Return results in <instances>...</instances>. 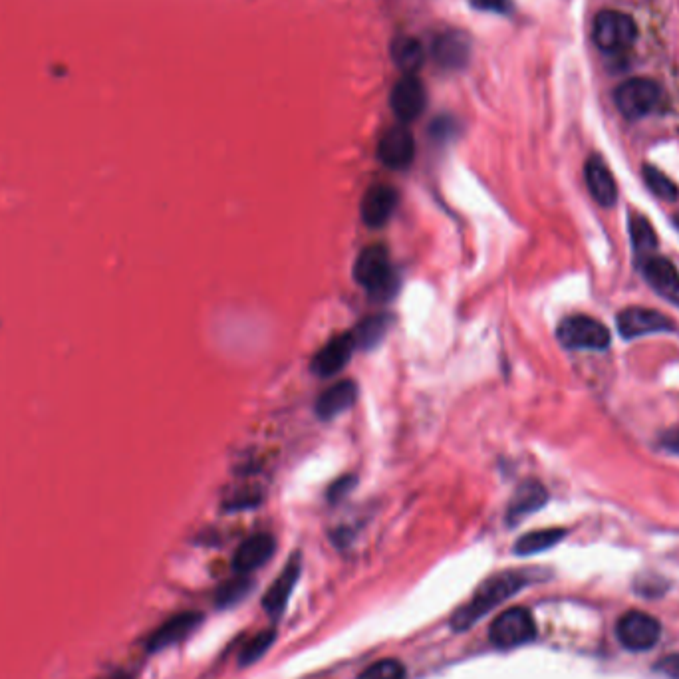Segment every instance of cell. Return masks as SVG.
<instances>
[{
  "label": "cell",
  "instance_id": "6da1fadb",
  "mask_svg": "<svg viewBox=\"0 0 679 679\" xmlns=\"http://www.w3.org/2000/svg\"><path fill=\"white\" fill-rule=\"evenodd\" d=\"M525 584H527V578L521 572L509 570V572L491 576L477 588L471 600L453 614L451 618L453 630L463 632V630L473 628L483 616H487L491 610H495L499 604H503L511 596H515Z\"/></svg>",
  "mask_w": 679,
  "mask_h": 679
},
{
  "label": "cell",
  "instance_id": "7a4b0ae2",
  "mask_svg": "<svg viewBox=\"0 0 679 679\" xmlns=\"http://www.w3.org/2000/svg\"><path fill=\"white\" fill-rule=\"evenodd\" d=\"M354 278L364 286L374 298L386 300L398 290V276L392 269L390 255L386 247L372 245L366 247L354 265Z\"/></svg>",
  "mask_w": 679,
  "mask_h": 679
},
{
  "label": "cell",
  "instance_id": "3957f363",
  "mask_svg": "<svg viewBox=\"0 0 679 679\" xmlns=\"http://www.w3.org/2000/svg\"><path fill=\"white\" fill-rule=\"evenodd\" d=\"M638 36V28L632 16L618 10H602L594 18L592 38L598 50L608 56H618L628 52Z\"/></svg>",
  "mask_w": 679,
  "mask_h": 679
},
{
  "label": "cell",
  "instance_id": "277c9868",
  "mask_svg": "<svg viewBox=\"0 0 679 679\" xmlns=\"http://www.w3.org/2000/svg\"><path fill=\"white\" fill-rule=\"evenodd\" d=\"M662 86L650 78H634L620 84L614 92V102L622 116L640 120L650 116L662 104Z\"/></svg>",
  "mask_w": 679,
  "mask_h": 679
},
{
  "label": "cell",
  "instance_id": "5b68a950",
  "mask_svg": "<svg viewBox=\"0 0 679 679\" xmlns=\"http://www.w3.org/2000/svg\"><path fill=\"white\" fill-rule=\"evenodd\" d=\"M537 636V624L533 614L527 608L515 606L499 614L491 628H489V640L495 648L501 650H513L523 644H529Z\"/></svg>",
  "mask_w": 679,
  "mask_h": 679
},
{
  "label": "cell",
  "instance_id": "8992f818",
  "mask_svg": "<svg viewBox=\"0 0 679 679\" xmlns=\"http://www.w3.org/2000/svg\"><path fill=\"white\" fill-rule=\"evenodd\" d=\"M556 336L560 344L570 350H604L610 346V330L596 318L584 314L564 318Z\"/></svg>",
  "mask_w": 679,
  "mask_h": 679
},
{
  "label": "cell",
  "instance_id": "52a82bcc",
  "mask_svg": "<svg viewBox=\"0 0 679 679\" xmlns=\"http://www.w3.org/2000/svg\"><path fill=\"white\" fill-rule=\"evenodd\" d=\"M616 632L624 648L632 652H646L658 644L662 626L654 616L634 610V612H626L620 618Z\"/></svg>",
  "mask_w": 679,
  "mask_h": 679
},
{
  "label": "cell",
  "instance_id": "ba28073f",
  "mask_svg": "<svg viewBox=\"0 0 679 679\" xmlns=\"http://www.w3.org/2000/svg\"><path fill=\"white\" fill-rule=\"evenodd\" d=\"M356 350V340L352 332H344L334 336L322 350L316 352V356L310 362V370L318 378H330L344 370L348 362L352 360V354Z\"/></svg>",
  "mask_w": 679,
  "mask_h": 679
},
{
  "label": "cell",
  "instance_id": "9c48e42d",
  "mask_svg": "<svg viewBox=\"0 0 679 679\" xmlns=\"http://www.w3.org/2000/svg\"><path fill=\"white\" fill-rule=\"evenodd\" d=\"M398 203H400V193L392 185H384V183L372 185L364 193L362 203H360L362 221L370 229H380L392 219L394 211L398 209Z\"/></svg>",
  "mask_w": 679,
  "mask_h": 679
},
{
  "label": "cell",
  "instance_id": "30bf717a",
  "mask_svg": "<svg viewBox=\"0 0 679 679\" xmlns=\"http://www.w3.org/2000/svg\"><path fill=\"white\" fill-rule=\"evenodd\" d=\"M390 106L396 118L404 124L417 120L427 106V92L419 78L406 74L392 90Z\"/></svg>",
  "mask_w": 679,
  "mask_h": 679
},
{
  "label": "cell",
  "instance_id": "8fae6325",
  "mask_svg": "<svg viewBox=\"0 0 679 679\" xmlns=\"http://www.w3.org/2000/svg\"><path fill=\"white\" fill-rule=\"evenodd\" d=\"M672 320L662 312L648 308H628L618 314V330L624 338H640L654 332L672 330Z\"/></svg>",
  "mask_w": 679,
  "mask_h": 679
},
{
  "label": "cell",
  "instance_id": "7c38bea8",
  "mask_svg": "<svg viewBox=\"0 0 679 679\" xmlns=\"http://www.w3.org/2000/svg\"><path fill=\"white\" fill-rule=\"evenodd\" d=\"M378 157L390 169H408L415 157V139L406 126H396L382 136Z\"/></svg>",
  "mask_w": 679,
  "mask_h": 679
},
{
  "label": "cell",
  "instance_id": "4fadbf2b",
  "mask_svg": "<svg viewBox=\"0 0 679 679\" xmlns=\"http://www.w3.org/2000/svg\"><path fill=\"white\" fill-rule=\"evenodd\" d=\"M300 570H302L300 554L290 556V560L286 562L282 572L276 576L271 588L267 590V594L263 598V606L272 616H278L286 608L288 598H290V594H292V590H294V586L300 578Z\"/></svg>",
  "mask_w": 679,
  "mask_h": 679
},
{
  "label": "cell",
  "instance_id": "5bb4252c",
  "mask_svg": "<svg viewBox=\"0 0 679 679\" xmlns=\"http://www.w3.org/2000/svg\"><path fill=\"white\" fill-rule=\"evenodd\" d=\"M584 177H586L588 191H590V195L594 197L596 203H600L602 207H612L616 203L618 187H616L614 175L598 155H594L586 161Z\"/></svg>",
  "mask_w": 679,
  "mask_h": 679
},
{
  "label": "cell",
  "instance_id": "9a60e30c",
  "mask_svg": "<svg viewBox=\"0 0 679 679\" xmlns=\"http://www.w3.org/2000/svg\"><path fill=\"white\" fill-rule=\"evenodd\" d=\"M201 616L195 612H183L177 614L173 618H169L165 624H161L149 638L147 642V650L149 652H161L177 642H181L183 638H187L199 624Z\"/></svg>",
  "mask_w": 679,
  "mask_h": 679
},
{
  "label": "cell",
  "instance_id": "2e32d148",
  "mask_svg": "<svg viewBox=\"0 0 679 679\" xmlns=\"http://www.w3.org/2000/svg\"><path fill=\"white\" fill-rule=\"evenodd\" d=\"M274 548H276V543L272 535H267V533L253 535L237 548L233 556V568L239 574H249L271 560Z\"/></svg>",
  "mask_w": 679,
  "mask_h": 679
},
{
  "label": "cell",
  "instance_id": "e0dca14e",
  "mask_svg": "<svg viewBox=\"0 0 679 679\" xmlns=\"http://www.w3.org/2000/svg\"><path fill=\"white\" fill-rule=\"evenodd\" d=\"M469 52H471V46H469L467 36L457 30L443 32L433 42V56L437 64L445 70L463 68L469 60Z\"/></svg>",
  "mask_w": 679,
  "mask_h": 679
},
{
  "label": "cell",
  "instance_id": "ac0fdd59",
  "mask_svg": "<svg viewBox=\"0 0 679 679\" xmlns=\"http://www.w3.org/2000/svg\"><path fill=\"white\" fill-rule=\"evenodd\" d=\"M644 276L662 298L679 306V272L668 259L648 257L644 261Z\"/></svg>",
  "mask_w": 679,
  "mask_h": 679
},
{
  "label": "cell",
  "instance_id": "d6986e66",
  "mask_svg": "<svg viewBox=\"0 0 679 679\" xmlns=\"http://www.w3.org/2000/svg\"><path fill=\"white\" fill-rule=\"evenodd\" d=\"M358 400V386L352 380H342L320 394L316 402V415L324 421L334 419L336 415L348 411Z\"/></svg>",
  "mask_w": 679,
  "mask_h": 679
},
{
  "label": "cell",
  "instance_id": "ffe728a7",
  "mask_svg": "<svg viewBox=\"0 0 679 679\" xmlns=\"http://www.w3.org/2000/svg\"><path fill=\"white\" fill-rule=\"evenodd\" d=\"M548 501V493L539 481H525L513 495L509 511H507V519L509 523H517L533 513H537L539 509H543L544 503Z\"/></svg>",
  "mask_w": 679,
  "mask_h": 679
},
{
  "label": "cell",
  "instance_id": "44dd1931",
  "mask_svg": "<svg viewBox=\"0 0 679 679\" xmlns=\"http://www.w3.org/2000/svg\"><path fill=\"white\" fill-rule=\"evenodd\" d=\"M392 324H394V316L392 314H374V316L364 318L356 326V330L352 332L354 340H356V346H360L362 350L376 348L378 344H382V340L390 332Z\"/></svg>",
  "mask_w": 679,
  "mask_h": 679
},
{
  "label": "cell",
  "instance_id": "7402d4cb",
  "mask_svg": "<svg viewBox=\"0 0 679 679\" xmlns=\"http://www.w3.org/2000/svg\"><path fill=\"white\" fill-rule=\"evenodd\" d=\"M392 58L396 66L404 72L415 76V72L423 66L425 62V50L421 42L413 36H398L392 42Z\"/></svg>",
  "mask_w": 679,
  "mask_h": 679
},
{
  "label": "cell",
  "instance_id": "603a6c76",
  "mask_svg": "<svg viewBox=\"0 0 679 679\" xmlns=\"http://www.w3.org/2000/svg\"><path fill=\"white\" fill-rule=\"evenodd\" d=\"M564 531L562 529H544V531H535L529 535H523L517 544H515V552L519 556H531V554H539L543 550L552 548L554 544L560 543L564 539Z\"/></svg>",
  "mask_w": 679,
  "mask_h": 679
},
{
  "label": "cell",
  "instance_id": "cb8c5ba5",
  "mask_svg": "<svg viewBox=\"0 0 679 679\" xmlns=\"http://www.w3.org/2000/svg\"><path fill=\"white\" fill-rule=\"evenodd\" d=\"M630 233H632L634 249L638 251V255H646V253L656 249V243H658L656 233H654L652 225L642 215L630 217Z\"/></svg>",
  "mask_w": 679,
  "mask_h": 679
},
{
  "label": "cell",
  "instance_id": "d4e9b609",
  "mask_svg": "<svg viewBox=\"0 0 679 679\" xmlns=\"http://www.w3.org/2000/svg\"><path fill=\"white\" fill-rule=\"evenodd\" d=\"M644 177H646V183L648 187L654 191V195H658L660 199H668V201H674L678 197L679 189L676 187V183L666 177L660 169L652 167V165H646L644 167Z\"/></svg>",
  "mask_w": 679,
  "mask_h": 679
},
{
  "label": "cell",
  "instance_id": "484cf974",
  "mask_svg": "<svg viewBox=\"0 0 679 679\" xmlns=\"http://www.w3.org/2000/svg\"><path fill=\"white\" fill-rule=\"evenodd\" d=\"M358 679H406V668L398 660H380L366 668Z\"/></svg>",
  "mask_w": 679,
  "mask_h": 679
},
{
  "label": "cell",
  "instance_id": "4316f807",
  "mask_svg": "<svg viewBox=\"0 0 679 679\" xmlns=\"http://www.w3.org/2000/svg\"><path fill=\"white\" fill-rule=\"evenodd\" d=\"M274 642V634L272 632H265V634H259L255 636L253 640H249L241 652V658H239V664L241 666H251L255 664L261 656H265V652L271 648V644Z\"/></svg>",
  "mask_w": 679,
  "mask_h": 679
},
{
  "label": "cell",
  "instance_id": "83f0119b",
  "mask_svg": "<svg viewBox=\"0 0 679 679\" xmlns=\"http://www.w3.org/2000/svg\"><path fill=\"white\" fill-rule=\"evenodd\" d=\"M457 132H459V124L449 116H441L431 126V136L439 141H449Z\"/></svg>",
  "mask_w": 679,
  "mask_h": 679
},
{
  "label": "cell",
  "instance_id": "f1b7e54d",
  "mask_svg": "<svg viewBox=\"0 0 679 679\" xmlns=\"http://www.w3.org/2000/svg\"><path fill=\"white\" fill-rule=\"evenodd\" d=\"M471 6L479 8V10H487V12H495V14H509L513 10V2L511 0H469Z\"/></svg>",
  "mask_w": 679,
  "mask_h": 679
},
{
  "label": "cell",
  "instance_id": "f546056e",
  "mask_svg": "<svg viewBox=\"0 0 679 679\" xmlns=\"http://www.w3.org/2000/svg\"><path fill=\"white\" fill-rule=\"evenodd\" d=\"M247 582L245 580H237V582H231L227 584L221 592H219V604L227 606V604H233L245 590H247Z\"/></svg>",
  "mask_w": 679,
  "mask_h": 679
},
{
  "label": "cell",
  "instance_id": "4dcf8cb0",
  "mask_svg": "<svg viewBox=\"0 0 679 679\" xmlns=\"http://www.w3.org/2000/svg\"><path fill=\"white\" fill-rule=\"evenodd\" d=\"M354 477L352 475H348V477H342V479H338L332 487H330V491H328V499L330 501H338L340 497H344L352 487H354Z\"/></svg>",
  "mask_w": 679,
  "mask_h": 679
},
{
  "label": "cell",
  "instance_id": "1f68e13d",
  "mask_svg": "<svg viewBox=\"0 0 679 679\" xmlns=\"http://www.w3.org/2000/svg\"><path fill=\"white\" fill-rule=\"evenodd\" d=\"M658 672L666 678L679 679V656H668L658 662Z\"/></svg>",
  "mask_w": 679,
  "mask_h": 679
},
{
  "label": "cell",
  "instance_id": "d6a6232c",
  "mask_svg": "<svg viewBox=\"0 0 679 679\" xmlns=\"http://www.w3.org/2000/svg\"><path fill=\"white\" fill-rule=\"evenodd\" d=\"M674 223H676V225H678V229H679V213H678V215H676V219H674Z\"/></svg>",
  "mask_w": 679,
  "mask_h": 679
},
{
  "label": "cell",
  "instance_id": "836d02e7",
  "mask_svg": "<svg viewBox=\"0 0 679 679\" xmlns=\"http://www.w3.org/2000/svg\"><path fill=\"white\" fill-rule=\"evenodd\" d=\"M114 679H130V678H126V676H120V678H114Z\"/></svg>",
  "mask_w": 679,
  "mask_h": 679
}]
</instances>
